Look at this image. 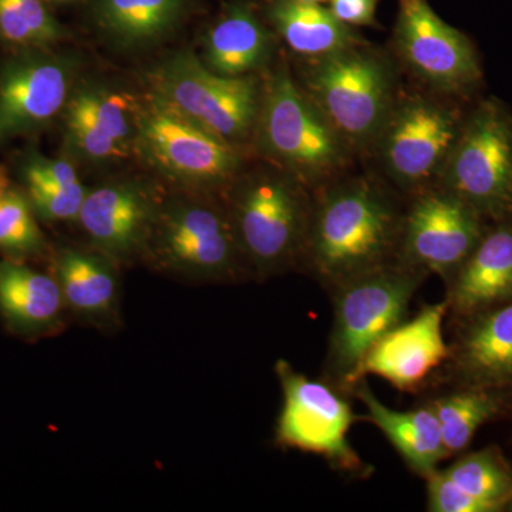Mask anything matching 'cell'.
<instances>
[{"instance_id":"1","label":"cell","mask_w":512,"mask_h":512,"mask_svg":"<svg viewBox=\"0 0 512 512\" xmlns=\"http://www.w3.org/2000/svg\"><path fill=\"white\" fill-rule=\"evenodd\" d=\"M404 210L375 175L346 174L313 192L302 266L323 288H335L397 261Z\"/></svg>"},{"instance_id":"2","label":"cell","mask_w":512,"mask_h":512,"mask_svg":"<svg viewBox=\"0 0 512 512\" xmlns=\"http://www.w3.org/2000/svg\"><path fill=\"white\" fill-rule=\"evenodd\" d=\"M254 140L275 167L318 191L349 174L356 153L313 103L288 63L269 70L262 83Z\"/></svg>"},{"instance_id":"3","label":"cell","mask_w":512,"mask_h":512,"mask_svg":"<svg viewBox=\"0 0 512 512\" xmlns=\"http://www.w3.org/2000/svg\"><path fill=\"white\" fill-rule=\"evenodd\" d=\"M299 86L357 154H369L400 84L396 62L366 42L302 59Z\"/></svg>"},{"instance_id":"4","label":"cell","mask_w":512,"mask_h":512,"mask_svg":"<svg viewBox=\"0 0 512 512\" xmlns=\"http://www.w3.org/2000/svg\"><path fill=\"white\" fill-rule=\"evenodd\" d=\"M429 274L402 262L380 266L330 289L333 323L326 356V382L352 393L360 366L377 340L406 319L417 289Z\"/></svg>"},{"instance_id":"5","label":"cell","mask_w":512,"mask_h":512,"mask_svg":"<svg viewBox=\"0 0 512 512\" xmlns=\"http://www.w3.org/2000/svg\"><path fill=\"white\" fill-rule=\"evenodd\" d=\"M232 185L229 220L249 269L266 278L301 265L313 191L275 165Z\"/></svg>"},{"instance_id":"6","label":"cell","mask_w":512,"mask_h":512,"mask_svg":"<svg viewBox=\"0 0 512 512\" xmlns=\"http://www.w3.org/2000/svg\"><path fill=\"white\" fill-rule=\"evenodd\" d=\"M464 119L450 97L400 92L369 154L390 187L412 198L439 185Z\"/></svg>"},{"instance_id":"7","label":"cell","mask_w":512,"mask_h":512,"mask_svg":"<svg viewBox=\"0 0 512 512\" xmlns=\"http://www.w3.org/2000/svg\"><path fill=\"white\" fill-rule=\"evenodd\" d=\"M133 146L151 168L195 188L232 185L241 173V147L201 127L151 93L136 107Z\"/></svg>"},{"instance_id":"8","label":"cell","mask_w":512,"mask_h":512,"mask_svg":"<svg viewBox=\"0 0 512 512\" xmlns=\"http://www.w3.org/2000/svg\"><path fill=\"white\" fill-rule=\"evenodd\" d=\"M439 185L487 221L512 220V114L503 101L490 97L466 114Z\"/></svg>"},{"instance_id":"9","label":"cell","mask_w":512,"mask_h":512,"mask_svg":"<svg viewBox=\"0 0 512 512\" xmlns=\"http://www.w3.org/2000/svg\"><path fill=\"white\" fill-rule=\"evenodd\" d=\"M150 79L154 94L228 143L242 147L254 138L262 99L256 74L220 76L184 50L158 64Z\"/></svg>"},{"instance_id":"10","label":"cell","mask_w":512,"mask_h":512,"mask_svg":"<svg viewBox=\"0 0 512 512\" xmlns=\"http://www.w3.org/2000/svg\"><path fill=\"white\" fill-rule=\"evenodd\" d=\"M148 245L161 268L185 278L238 281L249 268L228 211L210 202L174 201L160 207Z\"/></svg>"},{"instance_id":"11","label":"cell","mask_w":512,"mask_h":512,"mask_svg":"<svg viewBox=\"0 0 512 512\" xmlns=\"http://www.w3.org/2000/svg\"><path fill=\"white\" fill-rule=\"evenodd\" d=\"M275 370L284 394L276 441L316 454L340 473L365 478L370 470L348 439L356 420L348 400L332 384L296 372L285 360H279Z\"/></svg>"},{"instance_id":"12","label":"cell","mask_w":512,"mask_h":512,"mask_svg":"<svg viewBox=\"0 0 512 512\" xmlns=\"http://www.w3.org/2000/svg\"><path fill=\"white\" fill-rule=\"evenodd\" d=\"M393 49L394 60L440 96L464 99L483 82L476 46L441 20L427 0H400Z\"/></svg>"},{"instance_id":"13","label":"cell","mask_w":512,"mask_h":512,"mask_svg":"<svg viewBox=\"0 0 512 512\" xmlns=\"http://www.w3.org/2000/svg\"><path fill=\"white\" fill-rule=\"evenodd\" d=\"M487 220L440 185L410 198L397 261L448 281L487 231Z\"/></svg>"},{"instance_id":"14","label":"cell","mask_w":512,"mask_h":512,"mask_svg":"<svg viewBox=\"0 0 512 512\" xmlns=\"http://www.w3.org/2000/svg\"><path fill=\"white\" fill-rule=\"evenodd\" d=\"M73 69L40 49L10 60L0 73V144L46 126L69 99Z\"/></svg>"},{"instance_id":"15","label":"cell","mask_w":512,"mask_h":512,"mask_svg":"<svg viewBox=\"0 0 512 512\" xmlns=\"http://www.w3.org/2000/svg\"><path fill=\"white\" fill-rule=\"evenodd\" d=\"M448 303L426 305L382 336L360 366V379L379 376L400 392L413 393L450 357L443 322Z\"/></svg>"},{"instance_id":"16","label":"cell","mask_w":512,"mask_h":512,"mask_svg":"<svg viewBox=\"0 0 512 512\" xmlns=\"http://www.w3.org/2000/svg\"><path fill=\"white\" fill-rule=\"evenodd\" d=\"M158 211L140 185L109 184L87 192L77 220L101 254L123 261L147 248Z\"/></svg>"},{"instance_id":"17","label":"cell","mask_w":512,"mask_h":512,"mask_svg":"<svg viewBox=\"0 0 512 512\" xmlns=\"http://www.w3.org/2000/svg\"><path fill=\"white\" fill-rule=\"evenodd\" d=\"M448 369L458 386L512 387V301L458 320Z\"/></svg>"},{"instance_id":"18","label":"cell","mask_w":512,"mask_h":512,"mask_svg":"<svg viewBox=\"0 0 512 512\" xmlns=\"http://www.w3.org/2000/svg\"><path fill=\"white\" fill-rule=\"evenodd\" d=\"M447 286L448 313L456 320L512 301V220L487 228Z\"/></svg>"},{"instance_id":"19","label":"cell","mask_w":512,"mask_h":512,"mask_svg":"<svg viewBox=\"0 0 512 512\" xmlns=\"http://www.w3.org/2000/svg\"><path fill=\"white\" fill-rule=\"evenodd\" d=\"M134 117L136 110L119 94L83 87L67 104V141L89 160L124 157L133 146Z\"/></svg>"},{"instance_id":"20","label":"cell","mask_w":512,"mask_h":512,"mask_svg":"<svg viewBox=\"0 0 512 512\" xmlns=\"http://www.w3.org/2000/svg\"><path fill=\"white\" fill-rule=\"evenodd\" d=\"M272 30L245 3L229 5L204 37L202 63L225 77L266 72L275 60Z\"/></svg>"},{"instance_id":"21","label":"cell","mask_w":512,"mask_h":512,"mask_svg":"<svg viewBox=\"0 0 512 512\" xmlns=\"http://www.w3.org/2000/svg\"><path fill=\"white\" fill-rule=\"evenodd\" d=\"M352 393L365 404V419L382 431L414 473L426 478L437 470L440 461L450 457L441 437L439 421L427 404L397 412L377 399L365 379L356 384Z\"/></svg>"},{"instance_id":"22","label":"cell","mask_w":512,"mask_h":512,"mask_svg":"<svg viewBox=\"0 0 512 512\" xmlns=\"http://www.w3.org/2000/svg\"><path fill=\"white\" fill-rule=\"evenodd\" d=\"M64 299L55 276L19 262L0 261V313L19 335L52 332L62 318Z\"/></svg>"},{"instance_id":"23","label":"cell","mask_w":512,"mask_h":512,"mask_svg":"<svg viewBox=\"0 0 512 512\" xmlns=\"http://www.w3.org/2000/svg\"><path fill=\"white\" fill-rule=\"evenodd\" d=\"M266 15L276 35L301 59L329 55L365 42L323 5L299 0H269Z\"/></svg>"},{"instance_id":"24","label":"cell","mask_w":512,"mask_h":512,"mask_svg":"<svg viewBox=\"0 0 512 512\" xmlns=\"http://www.w3.org/2000/svg\"><path fill=\"white\" fill-rule=\"evenodd\" d=\"M188 6V0H99L96 20L114 45L137 49L173 35Z\"/></svg>"},{"instance_id":"25","label":"cell","mask_w":512,"mask_h":512,"mask_svg":"<svg viewBox=\"0 0 512 512\" xmlns=\"http://www.w3.org/2000/svg\"><path fill=\"white\" fill-rule=\"evenodd\" d=\"M64 305L87 319L110 316L119 301V278L106 255L66 248L55 262Z\"/></svg>"},{"instance_id":"26","label":"cell","mask_w":512,"mask_h":512,"mask_svg":"<svg viewBox=\"0 0 512 512\" xmlns=\"http://www.w3.org/2000/svg\"><path fill=\"white\" fill-rule=\"evenodd\" d=\"M504 400L500 390L460 386L427 403L439 421L448 456L463 453L477 430L500 413Z\"/></svg>"},{"instance_id":"27","label":"cell","mask_w":512,"mask_h":512,"mask_svg":"<svg viewBox=\"0 0 512 512\" xmlns=\"http://www.w3.org/2000/svg\"><path fill=\"white\" fill-rule=\"evenodd\" d=\"M444 473L476 500L497 512L512 498V466L497 447L464 454Z\"/></svg>"},{"instance_id":"28","label":"cell","mask_w":512,"mask_h":512,"mask_svg":"<svg viewBox=\"0 0 512 512\" xmlns=\"http://www.w3.org/2000/svg\"><path fill=\"white\" fill-rule=\"evenodd\" d=\"M66 33L40 0H0V37L25 49H46Z\"/></svg>"},{"instance_id":"29","label":"cell","mask_w":512,"mask_h":512,"mask_svg":"<svg viewBox=\"0 0 512 512\" xmlns=\"http://www.w3.org/2000/svg\"><path fill=\"white\" fill-rule=\"evenodd\" d=\"M30 200L22 192L9 190L0 205V252L12 259L39 254L45 247Z\"/></svg>"},{"instance_id":"30","label":"cell","mask_w":512,"mask_h":512,"mask_svg":"<svg viewBox=\"0 0 512 512\" xmlns=\"http://www.w3.org/2000/svg\"><path fill=\"white\" fill-rule=\"evenodd\" d=\"M28 187L33 211L43 220L72 221L79 218L87 195L82 183L66 188L36 184H28Z\"/></svg>"},{"instance_id":"31","label":"cell","mask_w":512,"mask_h":512,"mask_svg":"<svg viewBox=\"0 0 512 512\" xmlns=\"http://www.w3.org/2000/svg\"><path fill=\"white\" fill-rule=\"evenodd\" d=\"M427 510L433 512H491L490 508L454 483L443 471L426 477Z\"/></svg>"},{"instance_id":"32","label":"cell","mask_w":512,"mask_h":512,"mask_svg":"<svg viewBox=\"0 0 512 512\" xmlns=\"http://www.w3.org/2000/svg\"><path fill=\"white\" fill-rule=\"evenodd\" d=\"M28 184L45 185V187H72L79 184L76 170L64 160L36 157L29 161L25 171Z\"/></svg>"},{"instance_id":"33","label":"cell","mask_w":512,"mask_h":512,"mask_svg":"<svg viewBox=\"0 0 512 512\" xmlns=\"http://www.w3.org/2000/svg\"><path fill=\"white\" fill-rule=\"evenodd\" d=\"M329 10L339 22L349 28L370 26L377 28V0H329Z\"/></svg>"},{"instance_id":"34","label":"cell","mask_w":512,"mask_h":512,"mask_svg":"<svg viewBox=\"0 0 512 512\" xmlns=\"http://www.w3.org/2000/svg\"><path fill=\"white\" fill-rule=\"evenodd\" d=\"M9 191V181L6 171L0 167V205H2L3 198H5L6 192Z\"/></svg>"},{"instance_id":"35","label":"cell","mask_w":512,"mask_h":512,"mask_svg":"<svg viewBox=\"0 0 512 512\" xmlns=\"http://www.w3.org/2000/svg\"><path fill=\"white\" fill-rule=\"evenodd\" d=\"M303 3H312V5H323V3L329 2V0H299Z\"/></svg>"},{"instance_id":"36","label":"cell","mask_w":512,"mask_h":512,"mask_svg":"<svg viewBox=\"0 0 512 512\" xmlns=\"http://www.w3.org/2000/svg\"><path fill=\"white\" fill-rule=\"evenodd\" d=\"M507 510L512 511V498H511L510 503H508V505H507Z\"/></svg>"}]
</instances>
